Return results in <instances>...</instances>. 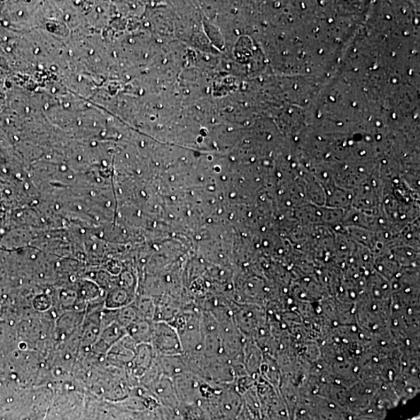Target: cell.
Returning a JSON list of instances; mask_svg holds the SVG:
<instances>
[{"label":"cell","instance_id":"cell-2","mask_svg":"<svg viewBox=\"0 0 420 420\" xmlns=\"http://www.w3.org/2000/svg\"><path fill=\"white\" fill-rule=\"evenodd\" d=\"M114 323L107 325V328L101 332L100 337L95 346L98 352L107 351L108 349H110V346L122 337L123 332L121 326Z\"/></svg>","mask_w":420,"mask_h":420},{"label":"cell","instance_id":"cell-1","mask_svg":"<svg viewBox=\"0 0 420 420\" xmlns=\"http://www.w3.org/2000/svg\"><path fill=\"white\" fill-rule=\"evenodd\" d=\"M155 342L161 352L175 354L180 349V338L170 327L160 324L155 332Z\"/></svg>","mask_w":420,"mask_h":420}]
</instances>
